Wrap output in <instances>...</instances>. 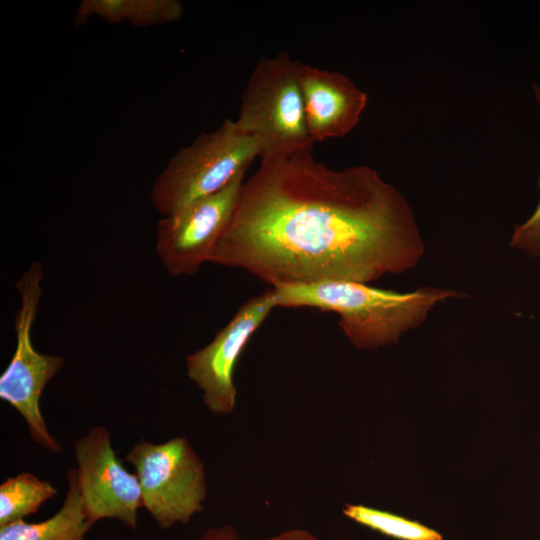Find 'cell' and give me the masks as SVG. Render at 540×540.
I'll return each instance as SVG.
<instances>
[{
    "label": "cell",
    "instance_id": "6da1fadb",
    "mask_svg": "<svg viewBox=\"0 0 540 540\" xmlns=\"http://www.w3.org/2000/svg\"><path fill=\"white\" fill-rule=\"evenodd\" d=\"M312 148L261 160L209 262L273 288L367 284L414 268L425 245L405 197L373 168L332 169Z\"/></svg>",
    "mask_w": 540,
    "mask_h": 540
},
{
    "label": "cell",
    "instance_id": "7a4b0ae2",
    "mask_svg": "<svg viewBox=\"0 0 540 540\" xmlns=\"http://www.w3.org/2000/svg\"><path fill=\"white\" fill-rule=\"evenodd\" d=\"M273 290L276 307H309L337 313L347 339L356 348L366 350L398 343L405 332L423 324L439 302L464 296L448 288L425 286L396 292L350 281L290 284Z\"/></svg>",
    "mask_w": 540,
    "mask_h": 540
},
{
    "label": "cell",
    "instance_id": "3957f363",
    "mask_svg": "<svg viewBox=\"0 0 540 540\" xmlns=\"http://www.w3.org/2000/svg\"><path fill=\"white\" fill-rule=\"evenodd\" d=\"M260 157V143L241 133L233 120L202 132L189 146L181 148L157 176L151 202L163 216H173L190 204L228 185Z\"/></svg>",
    "mask_w": 540,
    "mask_h": 540
},
{
    "label": "cell",
    "instance_id": "277c9868",
    "mask_svg": "<svg viewBox=\"0 0 540 540\" xmlns=\"http://www.w3.org/2000/svg\"><path fill=\"white\" fill-rule=\"evenodd\" d=\"M237 129L260 143V158L288 157L313 146L296 61L287 52L257 62L242 94Z\"/></svg>",
    "mask_w": 540,
    "mask_h": 540
},
{
    "label": "cell",
    "instance_id": "5b68a950",
    "mask_svg": "<svg viewBox=\"0 0 540 540\" xmlns=\"http://www.w3.org/2000/svg\"><path fill=\"white\" fill-rule=\"evenodd\" d=\"M123 460L134 467L142 504L161 529L186 524L207 497L205 465L182 436L162 443L141 438Z\"/></svg>",
    "mask_w": 540,
    "mask_h": 540
},
{
    "label": "cell",
    "instance_id": "8992f818",
    "mask_svg": "<svg viewBox=\"0 0 540 540\" xmlns=\"http://www.w3.org/2000/svg\"><path fill=\"white\" fill-rule=\"evenodd\" d=\"M43 274L41 264L33 261L15 284L20 297L14 319L16 347L0 376V398L23 417L35 443L59 454L62 445L47 427L40 410V398L46 385L63 367L64 358L38 352L31 340V330L42 295L40 283Z\"/></svg>",
    "mask_w": 540,
    "mask_h": 540
},
{
    "label": "cell",
    "instance_id": "52a82bcc",
    "mask_svg": "<svg viewBox=\"0 0 540 540\" xmlns=\"http://www.w3.org/2000/svg\"><path fill=\"white\" fill-rule=\"evenodd\" d=\"M81 504L91 524L116 519L137 528L138 509L143 507L138 478L118 459L110 431L95 425L74 444Z\"/></svg>",
    "mask_w": 540,
    "mask_h": 540
},
{
    "label": "cell",
    "instance_id": "ba28073f",
    "mask_svg": "<svg viewBox=\"0 0 540 540\" xmlns=\"http://www.w3.org/2000/svg\"><path fill=\"white\" fill-rule=\"evenodd\" d=\"M244 175H237L220 191L157 222L156 252L169 275H193L209 262L235 209Z\"/></svg>",
    "mask_w": 540,
    "mask_h": 540
},
{
    "label": "cell",
    "instance_id": "9c48e42d",
    "mask_svg": "<svg viewBox=\"0 0 540 540\" xmlns=\"http://www.w3.org/2000/svg\"><path fill=\"white\" fill-rule=\"evenodd\" d=\"M275 307L271 287L247 300L210 343L186 357L187 376L201 390L202 401L211 413L233 412L237 399L233 375L238 359Z\"/></svg>",
    "mask_w": 540,
    "mask_h": 540
},
{
    "label": "cell",
    "instance_id": "30bf717a",
    "mask_svg": "<svg viewBox=\"0 0 540 540\" xmlns=\"http://www.w3.org/2000/svg\"><path fill=\"white\" fill-rule=\"evenodd\" d=\"M308 133L313 142L347 135L358 124L367 94L346 75L296 61Z\"/></svg>",
    "mask_w": 540,
    "mask_h": 540
},
{
    "label": "cell",
    "instance_id": "8fae6325",
    "mask_svg": "<svg viewBox=\"0 0 540 540\" xmlns=\"http://www.w3.org/2000/svg\"><path fill=\"white\" fill-rule=\"evenodd\" d=\"M67 490L61 507L41 522L15 521L0 527V540H86L91 524L83 512L76 468L66 475Z\"/></svg>",
    "mask_w": 540,
    "mask_h": 540
},
{
    "label": "cell",
    "instance_id": "7c38bea8",
    "mask_svg": "<svg viewBox=\"0 0 540 540\" xmlns=\"http://www.w3.org/2000/svg\"><path fill=\"white\" fill-rule=\"evenodd\" d=\"M182 15L183 4L177 0H82L74 21L81 26L96 16L112 24L150 27L178 21Z\"/></svg>",
    "mask_w": 540,
    "mask_h": 540
},
{
    "label": "cell",
    "instance_id": "4fadbf2b",
    "mask_svg": "<svg viewBox=\"0 0 540 540\" xmlns=\"http://www.w3.org/2000/svg\"><path fill=\"white\" fill-rule=\"evenodd\" d=\"M57 494L49 481L30 472H21L0 484V527L23 520Z\"/></svg>",
    "mask_w": 540,
    "mask_h": 540
},
{
    "label": "cell",
    "instance_id": "5bb4252c",
    "mask_svg": "<svg viewBox=\"0 0 540 540\" xmlns=\"http://www.w3.org/2000/svg\"><path fill=\"white\" fill-rule=\"evenodd\" d=\"M343 514L349 519L398 540H442L437 531L419 522L387 511L358 504H346Z\"/></svg>",
    "mask_w": 540,
    "mask_h": 540
},
{
    "label": "cell",
    "instance_id": "9a60e30c",
    "mask_svg": "<svg viewBox=\"0 0 540 540\" xmlns=\"http://www.w3.org/2000/svg\"><path fill=\"white\" fill-rule=\"evenodd\" d=\"M533 90L540 106V87L534 84ZM510 246L524 251L529 256L540 257V200L533 214L524 223L515 227Z\"/></svg>",
    "mask_w": 540,
    "mask_h": 540
},
{
    "label": "cell",
    "instance_id": "2e32d148",
    "mask_svg": "<svg viewBox=\"0 0 540 540\" xmlns=\"http://www.w3.org/2000/svg\"><path fill=\"white\" fill-rule=\"evenodd\" d=\"M198 540H248L242 537L232 525L210 527L206 529Z\"/></svg>",
    "mask_w": 540,
    "mask_h": 540
},
{
    "label": "cell",
    "instance_id": "e0dca14e",
    "mask_svg": "<svg viewBox=\"0 0 540 540\" xmlns=\"http://www.w3.org/2000/svg\"><path fill=\"white\" fill-rule=\"evenodd\" d=\"M265 540H320L307 530L294 528L271 536Z\"/></svg>",
    "mask_w": 540,
    "mask_h": 540
}]
</instances>
